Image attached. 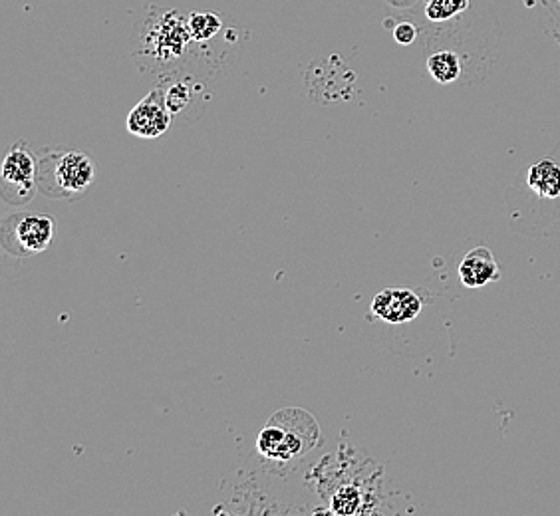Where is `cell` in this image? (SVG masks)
I'll use <instances>...</instances> for the list:
<instances>
[{
  "instance_id": "cell-1",
  "label": "cell",
  "mask_w": 560,
  "mask_h": 516,
  "mask_svg": "<svg viewBox=\"0 0 560 516\" xmlns=\"http://www.w3.org/2000/svg\"><path fill=\"white\" fill-rule=\"evenodd\" d=\"M511 217L527 233H553L560 229V145L527 165L515 179L509 199Z\"/></svg>"
},
{
  "instance_id": "cell-2",
  "label": "cell",
  "mask_w": 560,
  "mask_h": 516,
  "mask_svg": "<svg viewBox=\"0 0 560 516\" xmlns=\"http://www.w3.org/2000/svg\"><path fill=\"white\" fill-rule=\"evenodd\" d=\"M36 161L38 189L50 199H76L96 179V163L86 151L42 147Z\"/></svg>"
},
{
  "instance_id": "cell-3",
  "label": "cell",
  "mask_w": 560,
  "mask_h": 516,
  "mask_svg": "<svg viewBox=\"0 0 560 516\" xmlns=\"http://www.w3.org/2000/svg\"><path fill=\"white\" fill-rule=\"evenodd\" d=\"M318 437V423L308 411L286 407L277 411L259 433L257 451L269 461L288 463L314 449Z\"/></svg>"
},
{
  "instance_id": "cell-4",
  "label": "cell",
  "mask_w": 560,
  "mask_h": 516,
  "mask_svg": "<svg viewBox=\"0 0 560 516\" xmlns=\"http://www.w3.org/2000/svg\"><path fill=\"white\" fill-rule=\"evenodd\" d=\"M56 221L44 213H18L4 219L0 241L14 257H34L46 251L54 239Z\"/></svg>"
},
{
  "instance_id": "cell-5",
  "label": "cell",
  "mask_w": 560,
  "mask_h": 516,
  "mask_svg": "<svg viewBox=\"0 0 560 516\" xmlns=\"http://www.w3.org/2000/svg\"><path fill=\"white\" fill-rule=\"evenodd\" d=\"M36 169V155L24 141H16L8 149L0 169V195L8 205L20 207L34 199L36 191H40Z\"/></svg>"
},
{
  "instance_id": "cell-6",
  "label": "cell",
  "mask_w": 560,
  "mask_h": 516,
  "mask_svg": "<svg viewBox=\"0 0 560 516\" xmlns=\"http://www.w3.org/2000/svg\"><path fill=\"white\" fill-rule=\"evenodd\" d=\"M171 112L165 104V88L159 84L141 100L128 116V129L138 137H159L171 126Z\"/></svg>"
},
{
  "instance_id": "cell-7",
  "label": "cell",
  "mask_w": 560,
  "mask_h": 516,
  "mask_svg": "<svg viewBox=\"0 0 560 516\" xmlns=\"http://www.w3.org/2000/svg\"><path fill=\"white\" fill-rule=\"evenodd\" d=\"M372 312L388 324H406L420 316L421 298L408 288H386L376 294Z\"/></svg>"
},
{
  "instance_id": "cell-8",
  "label": "cell",
  "mask_w": 560,
  "mask_h": 516,
  "mask_svg": "<svg viewBox=\"0 0 560 516\" xmlns=\"http://www.w3.org/2000/svg\"><path fill=\"white\" fill-rule=\"evenodd\" d=\"M459 278L461 284L467 288H481L489 282L501 280V268L497 258L487 247L471 249L459 264Z\"/></svg>"
},
{
  "instance_id": "cell-9",
  "label": "cell",
  "mask_w": 560,
  "mask_h": 516,
  "mask_svg": "<svg viewBox=\"0 0 560 516\" xmlns=\"http://www.w3.org/2000/svg\"><path fill=\"white\" fill-rule=\"evenodd\" d=\"M427 72L437 84L449 86L463 76V60L453 50H439L427 58Z\"/></svg>"
},
{
  "instance_id": "cell-10",
  "label": "cell",
  "mask_w": 560,
  "mask_h": 516,
  "mask_svg": "<svg viewBox=\"0 0 560 516\" xmlns=\"http://www.w3.org/2000/svg\"><path fill=\"white\" fill-rule=\"evenodd\" d=\"M187 30L193 40L205 42L211 40L221 30V18L211 12H195L189 16Z\"/></svg>"
},
{
  "instance_id": "cell-11",
  "label": "cell",
  "mask_w": 560,
  "mask_h": 516,
  "mask_svg": "<svg viewBox=\"0 0 560 516\" xmlns=\"http://www.w3.org/2000/svg\"><path fill=\"white\" fill-rule=\"evenodd\" d=\"M469 8V0H427L425 16L431 22H449Z\"/></svg>"
},
{
  "instance_id": "cell-12",
  "label": "cell",
  "mask_w": 560,
  "mask_h": 516,
  "mask_svg": "<svg viewBox=\"0 0 560 516\" xmlns=\"http://www.w3.org/2000/svg\"><path fill=\"white\" fill-rule=\"evenodd\" d=\"M191 100H193V92L185 82H177L169 90H165V104L173 118L185 112L191 106Z\"/></svg>"
},
{
  "instance_id": "cell-13",
  "label": "cell",
  "mask_w": 560,
  "mask_h": 516,
  "mask_svg": "<svg viewBox=\"0 0 560 516\" xmlns=\"http://www.w3.org/2000/svg\"><path fill=\"white\" fill-rule=\"evenodd\" d=\"M360 495L356 489L346 487L332 499V511L336 515H356L360 511Z\"/></svg>"
},
{
  "instance_id": "cell-14",
  "label": "cell",
  "mask_w": 560,
  "mask_h": 516,
  "mask_svg": "<svg viewBox=\"0 0 560 516\" xmlns=\"http://www.w3.org/2000/svg\"><path fill=\"white\" fill-rule=\"evenodd\" d=\"M394 38L398 44L402 46H410L416 42L418 38V28L412 24V22H400L396 28H394Z\"/></svg>"
},
{
  "instance_id": "cell-15",
  "label": "cell",
  "mask_w": 560,
  "mask_h": 516,
  "mask_svg": "<svg viewBox=\"0 0 560 516\" xmlns=\"http://www.w3.org/2000/svg\"><path fill=\"white\" fill-rule=\"evenodd\" d=\"M559 2H560V0H559Z\"/></svg>"
}]
</instances>
